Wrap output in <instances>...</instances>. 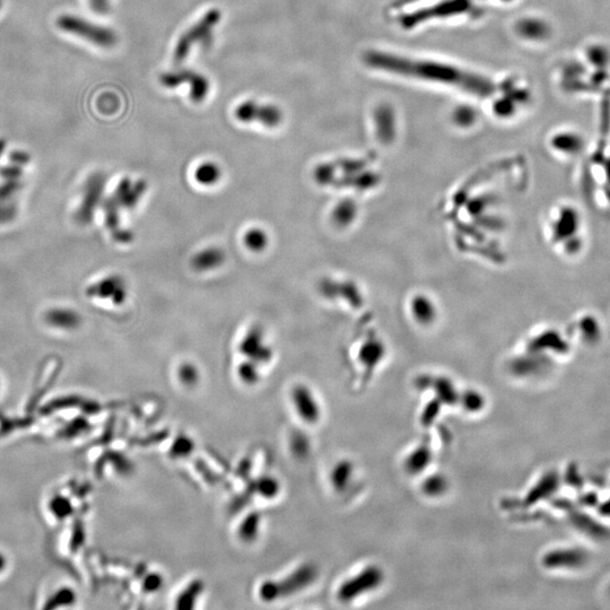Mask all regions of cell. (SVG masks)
Masks as SVG:
<instances>
[{"instance_id":"cell-23","label":"cell","mask_w":610,"mask_h":610,"mask_svg":"<svg viewBox=\"0 0 610 610\" xmlns=\"http://www.w3.org/2000/svg\"><path fill=\"white\" fill-rule=\"evenodd\" d=\"M1 7H3V0H0V10H1Z\"/></svg>"},{"instance_id":"cell-15","label":"cell","mask_w":610,"mask_h":610,"mask_svg":"<svg viewBox=\"0 0 610 610\" xmlns=\"http://www.w3.org/2000/svg\"><path fill=\"white\" fill-rule=\"evenodd\" d=\"M354 213H355V207L350 200H343L338 202L337 206L332 211V218L334 223L338 227H346L350 223L352 218H354Z\"/></svg>"},{"instance_id":"cell-13","label":"cell","mask_w":610,"mask_h":610,"mask_svg":"<svg viewBox=\"0 0 610 610\" xmlns=\"http://www.w3.org/2000/svg\"><path fill=\"white\" fill-rule=\"evenodd\" d=\"M202 581H193L187 587L177 599L178 609H192L195 607L197 599L199 595H202Z\"/></svg>"},{"instance_id":"cell-16","label":"cell","mask_w":610,"mask_h":610,"mask_svg":"<svg viewBox=\"0 0 610 610\" xmlns=\"http://www.w3.org/2000/svg\"><path fill=\"white\" fill-rule=\"evenodd\" d=\"M238 374H239L241 381L243 383L249 384V385L257 383L259 381V378H260L258 364L251 361V359H248V361L242 362L240 364L239 368H238Z\"/></svg>"},{"instance_id":"cell-1","label":"cell","mask_w":610,"mask_h":610,"mask_svg":"<svg viewBox=\"0 0 610 610\" xmlns=\"http://www.w3.org/2000/svg\"><path fill=\"white\" fill-rule=\"evenodd\" d=\"M222 19V12L217 8L208 10L198 22L188 28L179 37L174 48L173 60L175 64H181L189 56L192 48L198 44L207 46L213 37V32Z\"/></svg>"},{"instance_id":"cell-8","label":"cell","mask_w":610,"mask_h":610,"mask_svg":"<svg viewBox=\"0 0 610 610\" xmlns=\"http://www.w3.org/2000/svg\"><path fill=\"white\" fill-rule=\"evenodd\" d=\"M293 403L295 410L305 423H316L319 419L320 409L312 392L303 385H298L293 390Z\"/></svg>"},{"instance_id":"cell-22","label":"cell","mask_w":610,"mask_h":610,"mask_svg":"<svg viewBox=\"0 0 610 610\" xmlns=\"http://www.w3.org/2000/svg\"><path fill=\"white\" fill-rule=\"evenodd\" d=\"M5 146H6V142H5V140H0V156H1V154L3 153Z\"/></svg>"},{"instance_id":"cell-4","label":"cell","mask_w":610,"mask_h":610,"mask_svg":"<svg viewBox=\"0 0 610 610\" xmlns=\"http://www.w3.org/2000/svg\"><path fill=\"white\" fill-rule=\"evenodd\" d=\"M234 115L243 124L257 122L267 128L278 127L284 119L283 111L278 106L274 104H261L251 99L245 101L240 106H236Z\"/></svg>"},{"instance_id":"cell-21","label":"cell","mask_w":610,"mask_h":610,"mask_svg":"<svg viewBox=\"0 0 610 610\" xmlns=\"http://www.w3.org/2000/svg\"><path fill=\"white\" fill-rule=\"evenodd\" d=\"M90 6L99 15H106L110 10V0H90Z\"/></svg>"},{"instance_id":"cell-20","label":"cell","mask_w":610,"mask_h":610,"mask_svg":"<svg viewBox=\"0 0 610 610\" xmlns=\"http://www.w3.org/2000/svg\"><path fill=\"white\" fill-rule=\"evenodd\" d=\"M162 582H163V579L161 575H158V573H152L147 576L144 581V588L147 592H155L161 588Z\"/></svg>"},{"instance_id":"cell-9","label":"cell","mask_w":610,"mask_h":610,"mask_svg":"<svg viewBox=\"0 0 610 610\" xmlns=\"http://www.w3.org/2000/svg\"><path fill=\"white\" fill-rule=\"evenodd\" d=\"M227 261V254L220 247H208L195 254L191 267L198 273H207L220 268Z\"/></svg>"},{"instance_id":"cell-7","label":"cell","mask_w":610,"mask_h":610,"mask_svg":"<svg viewBox=\"0 0 610 610\" xmlns=\"http://www.w3.org/2000/svg\"><path fill=\"white\" fill-rule=\"evenodd\" d=\"M147 190L149 184L145 180H137L133 182V180L126 178L121 181L115 191V200L120 208L133 209L140 204Z\"/></svg>"},{"instance_id":"cell-17","label":"cell","mask_w":610,"mask_h":610,"mask_svg":"<svg viewBox=\"0 0 610 610\" xmlns=\"http://www.w3.org/2000/svg\"><path fill=\"white\" fill-rule=\"evenodd\" d=\"M178 377H179L180 381L182 382L184 385L191 387L198 382L199 372L191 363H183L178 370Z\"/></svg>"},{"instance_id":"cell-12","label":"cell","mask_w":610,"mask_h":610,"mask_svg":"<svg viewBox=\"0 0 610 610\" xmlns=\"http://www.w3.org/2000/svg\"><path fill=\"white\" fill-rule=\"evenodd\" d=\"M243 243L249 251L259 254L268 247L269 238H268V234L265 232V229L252 227L245 232V236H243Z\"/></svg>"},{"instance_id":"cell-10","label":"cell","mask_w":610,"mask_h":610,"mask_svg":"<svg viewBox=\"0 0 610 610\" xmlns=\"http://www.w3.org/2000/svg\"><path fill=\"white\" fill-rule=\"evenodd\" d=\"M311 574L312 573L309 571V569H301L292 574L291 576L286 578L282 582H276L277 588H278L279 597L291 595L300 589L304 588L310 581Z\"/></svg>"},{"instance_id":"cell-5","label":"cell","mask_w":610,"mask_h":610,"mask_svg":"<svg viewBox=\"0 0 610 610\" xmlns=\"http://www.w3.org/2000/svg\"><path fill=\"white\" fill-rule=\"evenodd\" d=\"M240 353L257 364H265L273 359V348L265 341L263 327L254 325L249 328L239 345Z\"/></svg>"},{"instance_id":"cell-2","label":"cell","mask_w":610,"mask_h":610,"mask_svg":"<svg viewBox=\"0 0 610 610\" xmlns=\"http://www.w3.org/2000/svg\"><path fill=\"white\" fill-rule=\"evenodd\" d=\"M57 25L62 31L77 35L95 44L97 47L111 48L117 44L118 37L111 28L99 26L77 16L62 15L57 19Z\"/></svg>"},{"instance_id":"cell-18","label":"cell","mask_w":610,"mask_h":610,"mask_svg":"<svg viewBox=\"0 0 610 610\" xmlns=\"http://www.w3.org/2000/svg\"><path fill=\"white\" fill-rule=\"evenodd\" d=\"M280 485L274 477H263L258 483V492L266 499H274L278 495Z\"/></svg>"},{"instance_id":"cell-3","label":"cell","mask_w":610,"mask_h":610,"mask_svg":"<svg viewBox=\"0 0 610 610\" xmlns=\"http://www.w3.org/2000/svg\"><path fill=\"white\" fill-rule=\"evenodd\" d=\"M158 79L165 88H177L186 83L189 84L190 99L196 103L202 102L211 90L209 79L192 69L181 68L164 73Z\"/></svg>"},{"instance_id":"cell-14","label":"cell","mask_w":610,"mask_h":610,"mask_svg":"<svg viewBox=\"0 0 610 610\" xmlns=\"http://www.w3.org/2000/svg\"><path fill=\"white\" fill-rule=\"evenodd\" d=\"M261 519L258 513H251L243 519L239 528V536L243 542H251L257 538L260 529Z\"/></svg>"},{"instance_id":"cell-6","label":"cell","mask_w":610,"mask_h":610,"mask_svg":"<svg viewBox=\"0 0 610 610\" xmlns=\"http://www.w3.org/2000/svg\"><path fill=\"white\" fill-rule=\"evenodd\" d=\"M88 293L94 298H111L117 305L124 304L128 298L127 286L124 279L119 276H108L106 278L96 283L88 289Z\"/></svg>"},{"instance_id":"cell-19","label":"cell","mask_w":610,"mask_h":610,"mask_svg":"<svg viewBox=\"0 0 610 610\" xmlns=\"http://www.w3.org/2000/svg\"><path fill=\"white\" fill-rule=\"evenodd\" d=\"M193 448H195V446H193V442L190 440L189 437H180L173 443L171 452H172L174 457L184 458L187 455H191Z\"/></svg>"},{"instance_id":"cell-11","label":"cell","mask_w":610,"mask_h":610,"mask_svg":"<svg viewBox=\"0 0 610 610\" xmlns=\"http://www.w3.org/2000/svg\"><path fill=\"white\" fill-rule=\"evenodd\" d=\"M196 181L204 187H211L220 182L222 179V170L220 165L214 162H204L198 165L193 173Z\"/></svg>"}]
</instances>
